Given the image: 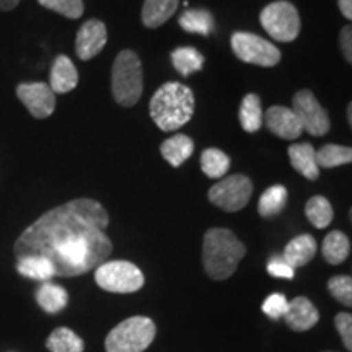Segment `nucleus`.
Returning <instances> with one entry per match:
<instances>
[{
	"mask_svg": "<svg viewBox=\"0 0 352 352\" xmlns=\"http://www.w3.org/2000/svg\"><path fill=\"white\" fill-rule=\"evenodd\" d=\"M107 209L94 199L69 201L47 210L16 239V259L41 256L56 276L76 277L96 270L113 252Z\"/></svg>",
	"mask_w": 352,
	"mask_h": 352,
	"instance_id": "obj_1",
	"label": "nucleus"
},
{
	"mask_svg": "<svg viewBox=\"0 0 352 352\" xmlns=\"http://www.w3.org/2000/svg\"><path fill=\"white\" fill-rule=\"evenodd\" d=\"M246 253L245 245L228 228H210L202 243V264L215 280H226L233 276Z\"/></svg>",
	"mask_w": 352,
	"mask_h": 352,
	"instance_id": "obj_2",
	"label": "nucleus"
},
{
	"mask_svg": "<svg viewBox=\"0 0 352 352\" xmlns=\"http://www.w3.org/2000/svg\"><path fill=\"white\" fill-rule=\"evenodd\" d=\"M195 113V95L191 88L178 82H168L153 94L151 116L162 131L171 132L191 121Z\"/></svg>",
	"mask_w": 352,
	"mask_h": 352,
	"instance_id": "obj_3",
	"label": "nucleus"
},
{
	"mask_svg": "<svg viewBox=\"0 0 352 352\" xmlns=\"http://www.w3.org/2000/svg\"><path fill=\"white\" fill-rule=\"evenodd\" d=\"M113 96L121 107H134L144 91L142 64L134 51L124 50L118 54L111 74Z\"/></svg>",
	"mask_w": 352,
	"mask_h": 352,
	"instance_id": "obj_4",
	"label": "nucleus"
},
{
	"mask_svg": "<svg viewBox=\"0 0 352 352\" xmlns=\"http://www.w3.org/2000/svg\"><path fill=\"white\" fill-rule=\"evenodd\" d=\"M157 328L151 318L131 316L109 331L107 352H144L153 342Z\"/></svg>",
	"mask_w": 352,
	"mask_h": 352,
	"instance_id": "obj_5",
	"label": "nucleus"
},
{
	"mask_svg": "<svg viewBox=\"0 0 352 352\" xmlns=\"http://www.w3.org/2000/svg\"><path fill=\"white\" fill-rule=\"evenodd\" d=\"M95 280L107 292L132 294L142 289L145 277L129 261H104L95 270Z\"/></svg>",
	"mask_w": 352,
	"mask_h": 352,
	"instance_id": "obj_6",
	"label": "nucleus"
},
{
	"mask_svg": "<svg viewBox=\"0 0 352 352\" xmlns=\"http://www.w3.org/2000/svg\"><path fill=\"white\" fill-rule=\"evenodd\" d=\"M259 20L266 33L276 41L290 43L297 39L300 33V16H298L297 8L284 0L264 7Z\"/></svg>",
	"mask_w": 352,
	"mask_h": 352,
	"instance_id": "obj_7",
	"label": "nucleus"
},
{
	"mask_svg": "<svg viewBox=\"0 0 352 352\" xmlns=\"http://www.w3.org/2000/svg\"><path fill=\"white\" fill-rule=\"evenodd\" d=\"M253 195V183L245 175H232L220 179L209 189V201L226 212L246 208Z\"/></svg>",
	"mask_w": 352,
	"mask_h": 352,
	"instance_id": "obj_8",
	"label": "nucleus"
},
{
	"mask_svg": "<svg viewBox=\"0 0 352 352\" xmlns=\"http://www.w3.org/2000/svg\"><path fill=\"white\" fill-rule=\"evenodd\" d=\"M232 50L240 60L261 67H272L280 60V51L274 44L252 33L239 32L233 34Z\"/></svg>",
	"mask_w": 352,
	"mask_h": 352,
	"instance_id": "obj_9",
	"label": "nucleus"
},
{
	"mask_svg": "<svg viewBox=\"0 0 352 352\" xmlns=\"http://www.w3.org/2000/svg\"><path fill=\"white\" fill-rule=\"evenodd\" d=\"M294 109L296 116L300 121L302 129L311 135H324L328 134L331 121H329L328 113L324 111L320 101L310 90H300L294 95Z\"/></svg>",
	"mask_w": 352,
	"mask_h": 352,
	"instance_id": "obj_10",
	"label": "nucleus"
},
{
	"mask_svg": "<svg viewBox=\"0 0 352 352\" xmlns=\"http://www.w3.org/2000/svg\"><path fill=\"white\" fill-rule=\"evenodd\" d=\"M16 96L30 114L38 120L50 118L56 109V94L50 85L43 82L20 83L16 87Z\"/></svg>",
	"mask_w": 352,
	"mask_h": 352,
	"instance_id": "obj_11",
	"label": "nucleus"
},
{
	"mask_svg": "<svg viewBox=\"0 0 352 352\" xmlns=\"http://www.w3.org/2000/svg\"><path fill=\"white\" fill-rule=\"evenodd\" d=\"M108 41L107 25L100 20H88L80 26L76 38V52L82 60H90L103 51Z\"/></svg>",
	"mask_w": 352,
	"mask_h": 352,
	"instance_id": "obj_12",
	"label": "nucleus"
},
{
	"mask_svg": "<svg viewBox=\"0 0 352 352\" xmlns=\"http://www.w3.org/2000/svg\"><path fill=\"white\" fill-rule=\"evenodd\" d=\"M264 122L267 129L277 138L285 140H294L302 134V124L292 109L285 107H272L264 114Z\"/></svg>",
	"mask_w": 352,
	"mask_h": 352,
	"instance_id": "obj_13",
	"label": "nucleus"
},
{
	"mask_svg": "<svg viewBox=\"0 0 352 352\" xmlns=\"http://www.w3.org/2000/svg\"><path fill=\"white\" fill-rule=\"evenodd\" d=\"M284 320L294 331H308L318 323L320 314L307 297H297L292 302H289Z\"/></svg>",
	"mask_w": 352,
	"mask_h": 352,
	"instance_id": "obj_14",
	"label": "nucleus"
},
{
	"mask_svg": "<svg viewBox=\"0 0 352 352\" xmlns=\"http://www.w3.org/2000/svg\"><path fill=\"white\" fill-rule=\"evenodd\" d=\"M316 250V240L311 235H298L294 240H290L287 246H285L283 259L289 264L290 267H302L305 266L315 258Z\"/></svg>",
	"mask_w": 352,
	"mask_h": 352,
	"instance_id": "obj_15",
	"label": "nucleus"
},
{
	"mask_svg": "<svg viewBox=\"0 0 352 352\" xmlns=\"http://www.w3.org/2000/svg\"><path fill=\"white\" fill-rule=\"evenodd\" d=\"M78 83L76 65L67 56H57L51 69V90L54 94H69Z\"/></svg>",
	"mask_w": 352,
	"mask_h": 352,
	"instance_id": "obj_16",
	"label": "nucleus"
},
{
	"mask_svg": "<svg viewBox=\"0 0 352 352\" xmlns=\"http://www.w3.org/2000/svg\"><path fill=\"white\" fill-rule=\"evenodd\" d=\"M290 164L307 179H316L320 166L316 164V151L311 144H294L289 147Z\"/></svg>",
	"mask_w": 352,
	"mask_h": 352,
	"instance_id": "obj_17",
	"label": "nucleus"
},
{
	"mask_svg": "<svg viewBox=\"0 0 352 352\" xmlns=\"http://www.w3.org/2000/svg\"><path fill=\"white\" fill-rule=\"evenodd\" d=\"M178 0H145L142 21L147 28H158L175 15Z\"/></svg>",
	"mask_w": 352,
	"mask_h": 352,
	"instance_id": "obj_18",
	"label": "nucleus"
},
{
	"mask_svg": "<svg viewBox=\"0 0 352 352\" xmlns=\"http://www.w3.org/2000/svg\"><path fill=\"white\" fill-rule=\"evenodd\" d=\"M192 151H195V144L184 134H176L173 138L166 139L160 147L162 157L175 168L182 166L192 155Z\"/></svg>",
	"mask_w": 352,
	"mask_h": 352,
	"instance_id": "obj_19",
	"label": "nucleus"
},
{
	"mask_svg": "<svg viewBox=\"0 0 352 352\" xmlns=\"http://www.w3.org/2000/svg\"><path fill=\"white\" fill-rule=\"evenodd\" d=\"M38 305L47 314H57L67 307L69 294L60 285L52 283H43L36 290Z\"/></svg>",
	"mask_w": 352,
	"mask_h": 352,
	"instance_id": "obj_20",
	"label": "nucleus"
},
{
	"mask_svg": "<svg viewBox=\"0 0 352 352\" xmlns=\"http://www.w3.org/2000/svg\"><path fill=\"white\" fill-rule=\"evenodd\" d=\"M321 252H323V256L329 264L336 266V264L344 263L351 253L349 239L340 230L329 232L327 239L323 240Z\"/></svg>",
	"mask_w": 352,
	"mask_h": 352,
	"instance_id": "obj_21",
	"label": "nucleus"
},
{
	"mask_svg": "<svg viewBox=\"0 0 352 352\" xmlns=\"http://www.w3.org/2000/svg\"><path fill=\"white\" fill-rule=\"evenodd\" d=\"M287 189L283 184H274V186L267 188L259 197L258 202V212L261 217L270 219L274 215L280 214L287 204Z\"/></svg>",
	"mask_w": 352,
	"mask_h": 352,
	"instance_id": "obj_22",
	"label": "nucleus"
},
{
	"mask_svg": "<svg viewBox=\"0 0 352 352\" xmlns=\"http://www.w3.org/2000/svg\"><path fill=\"white\" fill-rule=\"evenodd\" d=\"M240 124L246 132H256L264 122L261 100L258 95H246L240 104Z\"/></svg>",
	"mask_w": 352,
	"mask_h": 352,
	"instance_id": "obj_23",
	"label": "nucleus"
},
{
	"mask_svg": "<svg viewBox=\"0 0 352 352\" xmlns=\"http://www.w3.org/2000/svg\"><path fill=\"white\" fill-rule=\"evenodd\" d=\"M16 271L21 276L28 277V279L43 280V283H47L51 277H56L54 266H52L51 261L41 256L20 258L19 263H16Z\"/></svg>",
	"mask_w": 352,
	"mask_h": 352,
	"instance_id": "obj_24",
	"label": "nucleus"
},
{
	"mask_svg": "<svg viewBox=\"0 0 352 352\" xmlns=\"http://www.w3.org/2000/svg\"><path fill=\"white\" fill-rule=\"evenodd\" d=\"M171 60H173L175 69L184 77L191 76V74L199 72L204 67V56L201 54L196 47L191 46H183L176 47L171 52Z\"/></svg>",
	"mask_w": 352,
	"mask_h": 352,
	"instance_id": "obj_25",
	"label": "nucleus"
},
{
	"mask_svg": "<svg viewBox=\"0 0 352 352\" xmlns=\"http://www.w3.org/2000/svg\"><path fill=\"white\" fill-rule=\"evenodd\" d=\"M179 26L188 33L208 36L214 30V16L208 10H186L179 16Z\"/></svg>",
	"mask_w": 352,
	"mask_h": 352,
	"instance_id": "obj_26",
	"label": "nucleus"
},
{
	"mask_svg": "<svg viewBox=\"0 0 352 352\" xmlns=\"http://www.w3.org/2000/svg\"><path fill=\"white\" fill-rule=\"evenodd\" d=\"M46 347L51 352H83V341L72 329L57 328L50 334Z\"/></svg>",
	"mask_w": 352,
	"mask_h": 352,
	"instance_id": "obj_27",
	"label": "nucleus"
},
{
	"mask_svg": "<svg viewBox=\"0 0 352 352\" xmlns=\"http://www.w3.org/2000/svg\"><path fill=\"white\" fill-rule=\"evenodd\" d=\"M230 168V157L219 148H208L201 155V170L209 178H223Z\"/></svg>",
	"mask_w": 352,
	"mask_h": 352,
	"instance_id": "obj_28",
	"label": "nucleus"
},
{
	"mask_svg": "<svg viewBox=\"0 0 352 352\" xmlns=\"http://www.w3.org/2000/svg\"><path fill=\"white\" fill-rule=\"evenodd\" d=\"M352 160V151L351 147H344V145L328 144L316 151V164L323 168H334V166H341L346 164H351Z\"/></svg>",
	"mask_w": 352,
	"mask_h": 352,
	"instance_id": "obj_29",
	"label": "nucleus"
},
{
	"mask_svg": "<svg viewBox=\"0 0 352 352\" xmlns=\"http://www.w3.org/2000/svg\"><path fill=\"white\" fill-rule=\"evenodd\" d=\"M305 214L311 226L316 228H327L333 220V206L323 196H314L305 206Z\"/></svg>",
	"mask_w": 352,
	"mask_h": 352,
	"instance_id": "obj_30",
	"label": "nucleus"
},
{
	"mask_svg": "<svg viewBox=\"0 0 352 352\" xmlns=\"http://www.w3.org/2000/svg\"><path fill=\"white\" fill-rule=\"evenodd\" d=\"M47 10H52L65 19H80L83 13V0H38Z\"/></svg>",
	"mask_w": 352,
	"mask_h": 352,
	"instance_id": "obj_31",
	"label": "nucleus"
},
{
	"mask_svg": "<svg viewBox=\"0 0 352 352\" xmlns=\"http://www.w3.org/2000/svg\"><path fill=\"white\" fill-rule=\"evenodd\" d=\"M329 294L344 307L352 305V279L349 276H334L328 283Z\"/></svg>",
	"mask_w": 352,
	"mask_h": 352,
	"instance_id": "obj_32",
	"label": "nucleus"
},
{
	"mask_svg": "<svg viewBox=\"0 0 352 352\" xmlns=\"http://www.w3.org/2000/svg\"><path fill=\"white\" fill-rule=\"evenodd\" d=\"M287 298L283 294H272L264 300L263 303V311L272 320H279L280 316H284L285 310H287Z\"/></svg>",
	"mask_w": 352,
	"mask_h": 352,
	"instance_id": "obj_33",
	"label": "nucleus"
},
{
	"mask_svg": "<svg viewBox=\"0 0 352 352\" xmlns=\"http://www.w3.org/2000/svg\"><path fill=\"white\" fill-rule=\"evenodd\" d=\"M334 324H336L338 333L341 334L342 342H344L346 349H352V316L351 314H338L336 318H334Z\"/></svg>",
	"mask_w": 352,
	"mask_h": 352,
	"instance_id": "obj_34",
	"label": "nucleus"
},
{
	"mask_svg": "<svg viewBox=\"0 0 352 352\" xmlns=\"http://www.w3.org/2000/svg\"><path fill=\"white\" fill-rule=\"evenodd\" d=\"M267 272L274 277H283V279H294L296 276L294 267H290L283 258H272L267 264Z\"/></svg>",
	"mask_w": 352,
	"mask_h": 352,
	"instance_id": "obj_35",
	"label": "nucleus"
},
{
	"mask_svg": "<svg viewBox=\"0 0 352 352\" xmlns=\"http://www.w3.org/2000/svg\"><path fill=\"white\" fill-rule=\"evenodd\" d=\"M352 30L351 26L347 25L341 30V47H342V54H344L347 63H352Z\"/></svg>",
	"mask_w": 352,
	"mask_h": 352,
	"instance_id": "obj_36",
	"label": "nucleus"
},
{
	"mask_svg": "<svg viewBox=\"0 0 352 352\" xmlns=\"http://www.w3.org/2000/svg\"><path fill=\"white\" fill-rule=\"evenodd\" d=\"M338 6L347 20L352 19V0H338Z\"/></svg>",
	"mask_w": 352,
	"mask_h": 352,
	"instance_id": "obj_37",
	"label": "nucleus"
},
{
	"mask_svg": "<svg viewBox=\"0 0 352 352\" xmlns=\"http://www.w3.org/2000/svg\"><path fill=\"white\" fill-rule=\"evenodd\" d=\"M20 3V0H0V10L10 12Z\"/></svg>",
	"mask_w": 352,
	"mask_h": 352,
	"instance_id": "obj_38",
	"label": "nucleus"
},
{
	"mask_svg": "<svg viewBox=\"0 0 352 352\" xmlns=\"http://www.w3.org/2000/svg\"><path fill=\"white\" fill-rule=\"evenodd\" d=\"M352 108H351V104L349 107H347V121H349V124H352Z\"/></svg>",
	"mask_w": 352,
	"mask_h": 352,
	"instance_id": "obj_39",
	"label": "nucleus"
}]
</instances>
